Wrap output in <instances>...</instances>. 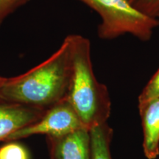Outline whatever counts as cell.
Instances as JSON below:
<instances>
[{"mask_svg": "<svg viewBox=\"0 0 159 159\" xmlns=\"http://www.w3.org/2000/svg\"><path fill=\"white\" fill-rule=\"evenodd\" d=\"M71 75V35L48 59L19 76L7 78L0 100L47 109L66 99Z\"/></svg>", "mask_w": 159, "mask_h": 159, "instance_id": "cell-1", "label": "cell"}, {"mask_svg": "<svg viewBox=\"0 0 159 159\" xmlns=\"http://www.w3.org/2000/svg\"><path fill=\"white\" fill-rule=\"evenodd\" d=\"M71 75L67 100L89 130L107 122L111 102L108 89L97 80L91 59V43L80 35H71Z\"/></svg>", "mask_w": 159, "mask_h": 159, "instance_id": "cell-2", "label": "cell"}, {"mask_svg": "<svg viewBox=\"0 0 159 159\" xmlns=\"http://www.w3.org/2000/svg\"><path fill=\"white\" fill-rule=\"evenodd\" d=\"M97 12L102 19L98 36L114 39L130 34L143 41L151 39L159 20L140 11L129 0H78Z\"/></svg>", "mask_w": 159, "mask_h": 159, "instance_id": "cell-3", "label": "cell"}, {"mask_svg": "<svg viewBox=\"0 0 159 159\" xmlns=\"http://www.w3.org/2000/svg\"><path fill=\"white\" fill-rule=\"evenodd\" d=\"M83 128L85 127L78 115L65 99L47 108L42 117L35 122L12 134L5 142L17 141L37 134L59 137Z\"/></svg>", "mask_w": 159, "mask_h": 159, "instance_id": "cell-4", "label": "cell"}, {"mask_svg": "<svg viewBox=\"0 0 159 159\" xmlns=\"http://www.w3.org/2000/svg\"><path fill=\"white\" fill-rule=\"evenodd\" d=\"M51 159H91V136L83 128L59 137H47Z\"/></svg>", "mask_w": 159, "mask_h": 159, "instance_id": "cell-5", "label": "cell"}, {"mask_svg": "<svg viewBox=\"0 0 159 159\" xmlns=\"http://www.w3.org/2000/svg\"><path fill=\"white\" fill-rule=\"evenodd\" d=\"M47 109L0 100V142L12 134L36 122Z\"/></svg>", "mask_w": 159, "mask_h": 159, "instance_id": "cell-6", "label": "cell"}, {"mask_svg": "<svg viewBox=\"0 0 159 159\" xmlns=\"http://www.w3.org/2000/svg\"><path fill=\"white\" fill-rule=\"evenodd\" d=\"M142 119L144 142L143 150L148 159L159 155V98L139 105Z\"/></svg>", "mask_w": 159, "mask_h": 159, "instance_id": "cell-7", "label": "cell"}, {"mask_svg": "<svg viewBox=\"0 0 159 159\" xmlns=\"http://www.w3.org/2000/svg\"><path fill=\"white\" fill-rule=\"evenodd\" d=\"M91 159H112L111 143L113 129L105 122L92 127L90 130Z\"/></svg>", "mask_w": 159, "mask_h": 159, "instance_id": "cell-8", "label": "cell"}, {"mask_svg": "<svg viewBox=\"0 0 159 159\" xmlns=\"http://www.w3.org/2000/svg\"><path fill=\"white\" fill-rule=\"evenodd\" d=\"M0 159H30L27 149L15 141L0 147Z\"/></svg>", "mask_w": 159, "mask_h": 159, "instance_id": "cell-9", "label": "cell"}, {"mask_svg": "<svg viewBox=\"0 0 159 159\" xmlns=\"http://www.w3.org/2000/svg\"><path fill=\"white\" fill-rule=\"evenodd\" d=\"M159 98V69L150 79L139 97V105Z\"/></svg>", "mask_w": 159, "mask_h": 159, "instance_id": "cell-10", "label": "cell"}, {"mask_svg": "<svg viewBox=\"0 0 159 159\" xmlns=\"http://www.w3.org/2000/svg\"><path fill=\"white\" fill-rule=\"evenodd\" d=\"M30 0H0V26L13 12L27 4Z\"/></svg>", "mask_w": 159, "mask_h": 159, "instance_id": "cell-11", "label": "cell"}, {"mask_svg": "<svg viewBox=\"0 0 159 159\" xmlns=\"http://www.w3.org/2000/svg\"><path fill=\"white\" fill-rule=\"evenodd\" d=\"M134 5L151 17H159V0H136Z\"/></svg>", "mask_w": 159, "mask_h": 159, "instance_id": "cell-12", "label": "cell"}, {"mask_svg": "<svg viewBox=\"0 0 159 159\" xmlns=\"http://www.w3.org/2000/svg\"><path fill=\"white\" fill-rule=\"evenodd\" d=\"M7 78H6V77H1L0 76V89H1V87L2 86L4 83L6 82V80H7Z\"/></svg>", "mask_w": 159, "mask_h": 159, "instance_id": "cell-13", "label": "cell"}, {"mask_svg": "<svg viewBox=\"0 0 159 159\" xmlns=\"http://www.w3.org/2000/svg\"><path fill=\"white\" fill-rule=\"evenodd\" d=\"M129 1H130V2L131 4H133V5H134V3L136 2V0H129Z\"/></svg>", "mask_w": 159, "mask_h": 159, "instance_id": "cell-14", "label": "cell"}]
</instances>
